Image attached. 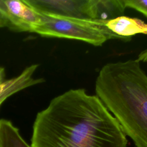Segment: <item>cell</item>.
Listing matches in <instances>:
<instances>
[{
    "label": "cell",
    "mask_w": 147,
    "mask_h": 147,
    "mask_svg": "<svg viewBox=\"0 0 147 147\" xmlns=\"http://www.w3.org/2000/svg\"><path fill=\"white\" fill-rule=\"evenodd\" d=\"M0 147H32L11 121L0 119Z\"/></svg>",
    "instance_id": "8"
},
{
    "label": "cell",
    "mask_w": 147,
    "mask_h": 147,
    "mask_svg": "<svg viewBox=\"0 0 147 147\" xmlns=\"http://www.w3.org/2000/svg\"><path fill=\"white\" fill-rule=\"evenodd\" d=\"M122 126L96 95L69 90L38 113L32 147H127Z\"/></svg>",
    "instance_id": "1"
},
{
    "label": "cell",
    "mask_w": 147,
    "mask_h": 147,
    "mask_svg": "<svg viewBox=\"0 0 147 147\" xmlns=\"http://www.w3.org/2000/svg\"><path fill=\"white\" fill-rule=\"evenodd\" d=\"M0 10L7 20V28L17 32L34 33L42 16L25 1L0 0Z\"/></svg>",
    "instance_id": "5"
},
{
    "label": "cell",
    "mask_w": 147,
    "mask_h": 147,
    "mask_svg": "<svg viewBox=\"0 0 147 147\" xmlns=\"http://www.w3.org/2000/svg\"><path fill=\"white\" fill-rule=\"evenodd\" d=\"M4 69L3 68L0 67V83L3 82V77H4Z\"/></svg>",
    "instance_id": "12"
},
{
    "label": "cell",
    "mask_w": 147,
    "mask_h": 147,
    "mask_svg": "<svg viewBox=\"0 0 147 147\" xmlns=\"http://www.w3.org/2000/svg\"><path fill=\"white\" fill-rule=\"evenodd\" d=\"M41 14L94 21V0H26Z\"/></svg>",
    "instance_id": "4"
},
{
    "label": "cell",
    "mask_w": 147,
    "mask_h": 147,
    "mask_svg": "<svg viewBox=\"0 0 147 147\" xmlns=\"http://www.w3.org/2000/svg\"><path fill=\"white\" fill-rule=\"evenodd\" d=\"M137 60L140 62L144 61V62H147V49L142 51L138 56Z\"/></svg>",
    "instance_id": "11"
},
{
    "label": "cell",
    "mask_w": 147,
    "mask_h": 147,
    "mask_svg": "<svg viewBox=\"0 0 147 147\" xmlns=\"http://www.w3.org/2000/svg\"><path fill=\"white\" fill-rule=\"evenodd\" d=\"M8 27V23L4 14L0 10V28Z\"/></svg>",
    "instance_id": "10"
},
{
    "label": "cell",
    "mask_w": 147,
    "mask_h": 147,
    "mask_svg": "<svg viewBox=\"0 0 147 147\" xmlns=\"http://www.w3.org/2000/svg\"><path fill=\"white\" fill-rule=\"evenodd\" d=\"M124 0H94V21H106L122 16Z\"/></svg>",
    "instance_id": "7"
},
{
    "label": "cell",
    "mask_w": 147,
    "mask_h": 147,
    "mask_svg": "<svg viewBox=\"0 0 147 147\" xmlns=\"http://www.w3.org/2000/svg\"><path fill=\"white\" fill-rule=\"evenodd\" d=\"M5 100H6L5 99H0V106H1L2 103Z\"/></svg>",
    "instance_id": "13"
},
{
    "label": "cell",
    "mask_w": 147,
    "mask_h": 147,
    "mask_svg": "<svg viewBox=\"0 0 147 147\" xmlns=\"http://www.w3.org/2000/svg\"><path fill=\"white\" fill-rule=\"evenodd\" d=\"M126 7H129L141 12L147 17L146 0H124Z\"/></svg>",
    "instance_id": "9"
},
{
    "label": "cell",
    "mask_w": 147,
    "mask_h": 147,
    "mask_svg": "<svg viewBox=\"0 0 147 147\" xmlns=\"http://www.w3.org/2000/svg\"><path fill=\"white\" fill-rule=\"evenodd\" d=\"M95 92L136 147H147V75L140 61L103 65L95 81Z\"/></svg>",
    "instance_id": "2"
},
{
    "label": "cell",
    "mask_w": 147,
    "mask_h": 147,
    "mask_svg": "<svg viewBox=\"0 0 147 147\" xmlns=\"http://www.w3.org/2000/svg\"><path fill=\"white\" fill-rule=\"evenodd\" d=\"M105 26L113 33L123 37L125 40L138 33L147 34V24L137 18L122 16L106 21Z\"/></svg>",
    "instance_id": "6"
},
{
    "label": "cell",
    "mask_w": 147,
    "mask_h": 147,
    "mask_svg": "<svg viewBox=\"0 0 147 147\" xmlns=\"http://www.w3.org/2000/svg\"><path fill=\"white\" fill-rule=\"evenodd\" d=\"M41 15L34 33L42 36L78 40L95 46H101L110 39H124L107 29L105 26L106 21Z\"/></svg>",
    "instance_id": "3"
}]
</instances>
